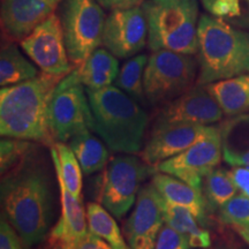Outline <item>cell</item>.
I'll return each mask as SVG.
<instances>
[{"label":"cell","instance_id":"cell-20","mask_svg":"<svg viewBox=\"0 0 249 249\" xmlns=\"http://www.w3.org/2000/svg\"><path fill=\"white\" fill-rule=\"evenodd\" d=\"M226 117L249 112V73L205 86Z\"/></svg>","mask_w":249,"mask_h":249},{"label":"cell","instance_id":"cell-33","mask_svg":"<svg viewBox=\"0 0 249 249\" xmlns=\"http://www.w3.org/2000/svg\"><path fill=\"white\" fill-rule=\"evenodd\" d=\"M23 247L21 236L2 214L0 222V249H23Z\"/></svg>","mask_w":249,"mask_h":249},{"label":"cell","instance_id":"cell-27","mask_svg":"<svg viewBox=\"0 0 249 249\" xmlns=\"http://www.w3.org/2000/svg\"><path fill=\"white\" fill-rule=\"evenodd\" d=\"M149 57L147 54H136L129 58L121 66L114 86L126 92L136 102L145 103L147 97L144 92V71Z\"/></svg>","mask_w":249,"mask_h":249},{"label":"cell","instance_id":"cell-25","mask_svg":"<svg viewBox=\"0 0 249 249\" xmlns=\"http://www.w3.org/2000/svg\"><path fill=\"white\" fill-rule=\"evenodd\" d=\"M54 171L60 174L66 188L75 197H82V169L70 144L55 142L50 148Z\"/></svg>","mask_w":249,"mask_h":249},{"label":"cell","instance_id":"cell-35","mask_svg":"<svg viewBox=\"0 0 249 249\" xmlns=\"http://www.w3.org/2000/svg\"><path fill=\"white\" fill-rule=\"evenodd\" d=\"M75 249H113L112 246L104 240V239L99 238L91 232H88L85 238L79 242Z\"/></svg>","mask_w":249,"mask_h":249},{"label":"cell","instance_id":"cell-21","mask_svg":"<svg viewBox=\"0 0 249 249\" xmlns=\"http://www.w3.org/2000/svg\"><path fill=\"white\" fill-rule=\"evenodd\" d=\"M222 139L223 160L231 166L249 167V112L227 121Z\"/></svg>","mask_w":249,"mask_h":249},{"label":"cell","instance_id":"cell-16","mask_svg":"<svg viewBox=\"0 0 249 249\" xmlns=\"http://www.w3.org/2000/svg\"><path fill=\"white\" fill-rule=\"evenodd\" d=\"M61 200V217L51 230L50 248L75 249L79 242L88 234L87 208L82 197H75L66 188L60 174L55 172Z\"/></svg>","mask_w":249,"mask_h":249},{"label":"cell","instance_id":"cell-28","mask_svg":"<svg viewBox=\"0 0 249 249\" xmlns=\"http://www.w3.org/2000/svg\"><path fill=\"white\" fill-rule=\"evenodd\" d=\"M202 191L210 205L219 209L238 194L239 189L232 180L230 171L213 169L204 177Z\"/></svg>","mask_w":249,"mask_h":249},{"label":"cell","instance_id":"cell-8","mask_svg":"<svg viewBox=\"0 0 249 249\" xmlns=\"http://www.w3.org/2000/svg\"><path fill=\"white\" fill-rule=\"evenodd\" d=\"M152 167L135 155L124 154L112 158L103 177L101 204L117 219H123L135 204L143 180L151 173Z\"/></svg>","mask_w":249,"mask_h":249},{"label":"cell","instance_id":"cell-36","mask_svg":"<svg viewBox=\"0 0 249 249\" xmlns=\"http://www.w3.org/2000/svg\"><path fill=\"white\" fill-rule=\"evenodd\" d=\"M103 8L107 11H117V9H127L138 7L143 5L144 0H96Z\"/></svg>","mask_w":249,"mask_h":249},{"label":"cell","instance_id":"cell-37","mask_svg":"<svg viewBox=\"0 0 249 249\" xmlns=\"http://www.w3.org/2000/svg\"><path fill=\"white\" fill-rule=\"evenodd\" d=\"M234 230L239 235L241 236L244 240L247 242L249 246V226H240V227H234Z\"/></svg>","mask_w":249,"mask_h":249},{"label":"cell","instance_id":"cell-14","mask_svg":"<svg viewBox=\"0 0 249 249\" xmlns=\"http://www.w3.org/2000/svg\"><path fill=\"white\" fill-rule=\"evenodd\" d=\"M164 220V200L154 183L140 189L134 210L124 227L129 249H155Z\"/></svg>","mask_w":249,"mask_h":249},{"label":"cell","instance_id":"cell-19","mask_svg":"<svg viewBox=\"0 0 249 249\" xmlns=\"http://www.w3.org/2000/svg\"><path fill=\"white\" fill-rule=\"evenodd\" d=\"M151 182L160 192L164 201L186 208L194 214L198 222H204L207 200L203 191L194 188L182 180L163 172H155Z\"/></svg>","mask_w":249,"mask_h":249},{"label":"cell","instance_id":"cell-23","mask_svg":"<svg viewBox=\"0 0 249 249\" xmlns=\"http://www.w3.org/2000/svg\"><path fill=\"white\" fill-rule=\"evenodd\" d=\"M164 220L165 224L185 234L189 239L192 248L210 247V233L198 225L200 222L186 208L164 201Z\"/></svg>","mask_w":249,"mask_h":249},{"label":"cell","instance_id":"cell-15","mask_svg":"<svg viewBox=\"0 0 249 249\" xmlns=\"http://www.w3.org/2000/svg\"><path fill=\"white\" fill-rule=\"evenodd\" d=\"M225 114L205 86L196 85L180 97L161 107L154 126L172 124H210L219 123Z\"/></svg>","mask_w":249,"mask_h":249},{"label":"cell","instance_id":"cell-5","mask_svg":"<svg viewBox=\"0 0 249 249\" xmlns=\"http://www.w3.org/2000/svg\"><path fill=\"white\" fill-rule=\"evenodd\" d=\"M148 23V46L154 51L167 50L195 55L198 52L197 0L170 2L144 1Z\"/></svg>","mask_w":249,"mask_h":249},{"label":"cell","instance_id":"cell-34","mask_svg":"<svg viewBox=\"0 0 249 249\" xmlns=\"http://www.w3.org/2000/svg\"><path fill=\"white\" fill-rule=\"evenodd\" d=\"M230 174L239 192L249 198V167L232 166Z\"/></svg>","mask_w":249,"mask_h":249},{"label":"cell","instance_id":"cell-4","mask_svg":"<svg viewBox=\"0 0 249 249\" xmlns=\"http://www.w3.org/2000/svg\"><path fill=\"white\" fill-rule=\"evenodd\" d=\"M196 85L207 86L249 73V31L236 28L210 14L198 22Z\"/></svg>","mask_w":249,"mask_h":249},{"label":"cell","instance_id":"cell-7","mask_svg":"<svg viewBox=\"0 0 249 249\" xmlns=\"http://www.w3.org/2000/svg\"><path fill=\"white\" fill-rule=\"evenodd\" d=\"M59 18L68 57L77 66L102 45L104 8L96 0H62Z\"/></svg>","mask_w":249,"mask_h":249},{"label":"cell","instance_id":"cell-3","mask_svg":"<svg viewBox=\"0 0 249 249\" xmlns=\"http://www.w3.org/2000/svg\"><path fill=\"white\" fill-rule=\"evenodd\" d=\"M93 114V128L114 152L141 154L149 117L139 102L116 86L86 89Z\"/></svg>","mask_w":249,"mask_h":249},{"label":"cell","instance_id":"cell-26","mask_svg":"<svg viewBox=\"0 0 249 249\" xmlns=\"http://www.w3.org/2000/svg\"><path fill=\"white\" fill-rule=\"evenodd\" d=\"M87 219L89 231L108 242L113 249H129L116 217L101 203L89 202L87 205Z\"/></svg>","mask_w":249,"mask_h":249},{"label":"cell","instance_id":"cell-18","mask_svg":"<svg viewBox=\"0 0 249 249\" xmlns=\"http://www.w3.org/2000/svg\"><path fill=\"white\" fill-rule=\"evenodd\" d=\"M120 67L116 55L107 49L98 48L77 65L59 82L58 87L65 88L74 85H81L86 89H102L116 82Z\"/></svg>","mask_w":249,"mask_h":249},{"label":"cell","instance_id":"cell-22","mask_svg":"<svg viewBox=\"0 0 249 249\" xmlns=\"http://www.w3.org/2000/svg\"><path fill=\"white\" fill-rule=\"evenodd\" d=\"M70 147L75 154L85 176L101 172L108 161V150L105 142L87 129L71 139Z\"/></svg>","mask_w":249,"mask_h":249},{"label":"cell","instance_id":"cell-38","mask_svg":"<svg viewBox=\"0 0 249 249\" xmlns=\"http://www.w3.org/2000/svg\"><path fill=\"white\" fill-rule=\"evenodd\" d=\"M152 1H156V2H170V1H173V0H152Z\"/></svg>","mask_w":249,"mask_h":249},{"label":"cell","instance_id":"cell-29","mask_svg":"<svg viewBox=\"0 0 249 249\" xmlns=\"http://www.w3.org/2000/svg\"><path fill=\"white\" fill-rule=\"evenodd\" d=\"M208 14L249 31V0H201Z\"/></svg>","mask_w":249,"mask_h":249},{"label":"cell","instance_id":"cell-2","mask_svg":"<svg viewBox=\"0 0 249 249\" xmlns=\"http://www.w3.org/2000/svg\"><path fill=\"white\" fill-rule=\"evenodd\" d=\"M65 76L42 71L34 79L1 88L0 134L2 138L53 144L49 128V107L59 82Z\"/></svg>","mask_w":249,"mask_h":249},{"label":"cell","instance_id":"cell-17","mask_svg":"<svg viewBox=\"0 0 249 249\" xmlns=\"http://www.w3.org/2000/svg\"><path fill=\"white\" fill-rule=\"evenodd\" d=\"M62 0H1V26L6 35L21 40L54 14Z\"/></svg>","mask_w":249,"mask_h":249},{"label":"cell","instance_id":"cell-6","mask_svg":"<svg viewBox=\"0 0 249 249\" xmlns=\"http://www.w3.org/2000/svg\"><path fill=\"white\" fill-rule=\"evenodd\" d=\"M198 60L194 55L160 50L148 59L144 71V92L149 104L164 107L196 86Z\"/></svg>","mask_w":249,"mask_h":249},{"label":"cell","instance_id":"cell-30","mask_svg":"<svg viewBox=\"0 0 249 249\" xmlns=\"http://www.w3.org/2000/svg\"><path fill=\"white\" fill-rule=\"evenodd\" d=\"M34 149L31 141L13 138H2L0 142V167L1 176L15 169L29 157Z\"/></svg>","mask_w":249,"mask_h":249},{"label":"cell","instance_id":"cell-31","mask_svg":"<svg viewBox=\"0 0 249 249\" xmlns=\"http://www.w3.org/2000/svg\"><path fill=\"white\" fill-rule=\"evenodd\" d=\"M219 218L233 227L249 226V198L241 193L219 208Z\"/></svg>","mask_w":249,"mask_h":249},{"label":"cell","instance_id":"cell-10","mask_svg":"<svg viewBox=\"0 0 249 249\" xmlns=\"http://www.w3.org/2000/svg\"><path fill=\"white\" fill-rule=\"evenodd\" d=\"M20 45L43 73L65 76L73 70L60 18L55 13L21 39Z\"/></svg>","mask_w":249,"mask_h":249},{"label":"cell","instance_id":"cell-32","mask_svg":"<svg viewBox=\"0 0 249 249\" xmlns=\"http://www.w3.org/2000/svg\"><path fill=\"white\" fill-rule=\"evenodd\" d=\"M191 242L185 234L164 224L157 236L155 249H191Z\"/></svg>","mask_w":249,"mask_h":249},{"label":"cell","instance_id":"cell-9","mask_svg":"<svg viewBox=\"0 0 249 249\" xmlns=\"http://www.w3.org/2000/svg\"><path fill=\"white\" fill-rule=\"evenodd\" d=\"M49 128L55 142H70L87 129L93 128V114L83 86L57 87L49 107Z\"/></svg>","mask_w":249,"mask_h":249},{"label":"cell","instance_id":"cell-13","mask_svg":"<svg viewBox=\"0 0 249 249\" xmlns=\"http://www.w3.org/2000/svg\"><path fill=\"white\" fill-rule=\"evenodd\" d=\"M147 40V18L140 6L112 11L107 17L102 45L117 58L134 57L142 51Z\"/></svg>","mask_w":249,"mask_h":249},{"label":"cell","instance_id":"cell-12","mask_svg":"<svg viewBox=\"0 0 249 249\" xmlns=\"http://www.w3.org/2000/svg\"><path fill=\"white\" fill-rule=\"evenodd\" d=\"M220 130V127L192 124L154 126L141 151V158L144 163L155 167L160 161L181 154L197 142L219 133Z\"/></svg>","mask_w":249,"mask_h":249},{"label":"cell","instance_id":"cell-24","mask_svg":"<svg viewBox=\"0 0 249 249\" xmlns=\"http://www.w3.org/2000/svg\"><path fill=\"white\" fill-rule=\"evenodd\" d=\"M38 70L22 54L15 44L4 45L0 53L1 88L22 83L38 75Z\"/></svg>","mask_w":249,"mask_h":249},{"label":"cell","instance_id":"cell-1","mask_svg":"<svg viewBox=\"0 0 249 249\" xmlns=\"http://www.w3.org/2000/svg\"><path fill=\"white\" fill-rule=\"evenodd\" d=\"M27 158L1 179L4 216L26 247L45 239L53 214V196L45 171Z\"/></svg>","mask_w":249,"mask_h":249},{"label":"cell","instance_id":"cell-11","mask_svg":"<svg viewBox=\"0 0 249 249\" xmlns=\"http://www.w3.org/2000/svg\"><path fill=\"white\" fill-rule=\"evenodd\" d=\"M223 158L222 130L202 140L181 154L160 161L155 166L156 172L171 174L194 188L203 187V179Z\"/></svg>","mask_w":249,"mask_h":249}]
</instances>
